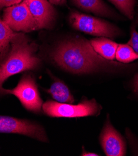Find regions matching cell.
<instances>
[{"label": "cell", "instance_id": "obj_1", "mask_svg": "<svg viewBox=\"0 0 138 156\" xmlns=\"http://www.w3.org/2000/svg\"><path fill=\"white\" fill-rule=\"evenodd\" d=\"M51 58L59 67L75 74L110 70L121 66L107 60L95 52L90 42L75 37L60 42L51 54Z\"/></svg>", "mask_w": 138, "mask_h": 156}, {"label": "cell", "instance_id": "obj_2", "mask_svg": "<svg viewBox=\"0 0 138 156\" xmlns=\"http://www.w3.org/2000/svg\"><path fill=\"white\" fill-rule=\"evenodd\" d=\"M37 45L30 42L23 33H16L13 37L9 52L0 64V96L6 95L3 83L9 77L26 70H35L41 64L36 52Z\"/></svg>", "mask_w": 138, "mask_h": 156}, {"label": "cell", "instance_id": "obj_3", "mask_svg": "<svg viewBox=\"0 0 138 156\" xmlns=\"http://www.w3.org/2000/svg\"><path fill=\"white\" fill-rule=\"evenodd\" d=\"M44 113L55 118H79L98 115L101 106L95 99L84 98L77 105L47 101L42 105Z\"/></svg>", "mask_w": 138, "mask_h": 156}, {"label": "cell", "instance_id": "obj_4", "mask_svg": "<svg viewBox=\"0 0 138 156\" xmlns=\"http://www.w3.org/2000/svg\"><path fill=\"white\" fill-rule=\"evenodd\" d=\"M69 22L74 29L97 37L114 39L121 34L120 29L111 23L77 11L70 12Z\"/></svg>", "mask_w": 138, "mask_h": 156}, {"label": "cell", "instance_id": "obj_5", "mask_svg": "<svg viewBox=\"0 0 138 156\" xmlns=\"http://www.w3.org/2000/svg\"><path fill=\"white\" fill-rule=\"evenodd\" d=\"M5 93L6 95L12 94L16 96L27 110L36 113L41 112L42 100L32 75H24L18 85L13 89H6Z\"/></svg>", "mask_w": 138, "mask_h": 156}, {"label": "cell", "instance_id": "obj_6", "mask_svg": "<svg viewBox=\"0 0 138 156\" xmlns=\"http://www.w3.org/2000/svg\"><path fill=\"white\" fill-rule=\"evenodd\" d=\"M0 133L19 134L39 141H49L44 128L38 123L8 116L0 115Z\"/></svg>", "mask_w": 138, "mask_h": 156}, {"label": "cell", "instance_id": "obj_7", "mask_svg": "<svg viewBox=\"0 0 138 156\" xmlns=\"http://www.w3.org/2000/svg\"><path fill=\"white\" fill-rule=\"evenodd\" d=\"M3 21L16 32L29 33L38 29L37 24L24 2L6 8L3 16Z\"/></svg>", "mask_w": 138, "mask_h": 156}, {"label": "cell", "instance_id": "obj_8", "mask_svg": "<svg viewBox=\"0 0 138 156\" xmlns=\"http://www.w3.org/2000/svg\"><path fill=\"white\" fill-rule=\"evenodd\" d=\"M100 141L105 154L108 156L125 155L126 146L124 138L107 119L100 137Z\"/></svg>", "mask_w": 138, "mask_h": 156}, {"label": "cell", "instance_id": "obj_9", "mask_svg": "<svg viewBox=\"0 0 138 156\" xmlns=\"http://www.w3.org/2000/svg\"><path fill=\"white\" fill-rule=\"evenodd\" d=\"M37 23L38 29H51L54 26L56 12L48 0H24Z\"/></svg>", "mask_w": 138, "mask_h": 156}, {"label": "cell", "instance_id": "obj_10", "mask_svg": "<svg viewBox=\"0 0 138 156\" xmlns=\"http://www.w3.org/2000/svg\"><path fill=\"white\" fill-rule=\"evenodd\" d=\"M72 3L79 9L88 12L107 18H115L116 13L108 6L103 0H71Z\"/></svg>", "mask_w": 138, "mask_h": 156}, {"label": "cell", "instance_id": "obj_11", "mask_svg": "<svg viewBox=\"0 0 138 156\" xmlns=\"http://www.w3.org/2000/svg\"><path fill=\"white\" fill-rule=\"evenodd\" d=\"M90 42L94 49L100 56L111 61L115 59L116 50L119 45L118 43L110 38L104 37L93 39Z\"/></svg>", "mask_w": 138, "mask_h": 156}, {"label": "cell", "instance_id": "obj_12", "mask_svg": "<svg viewBox=\"0 0 138 156\" xmlns=\"http://www.w3.org/2000/svg\"><path fill=\"white\" fill-rule=\"evenodd\" d=\"M55 79L51 88L48 90V93L58 103H73L75 99L68 87L62 80L56 79L55 78Z\"/></svg>", "mask_w": 138, "mask_h": 156}, {"label": "cell", "instance_id": "obj_13", "mask_svg": "<svg viewBox=\"0 0 138 156\" xmlns=\"http://www.w3.org/2000/svg\"><path fill=\"white\" fill-rule=\"evenodd\" d=\"M16 34L3 20H0V64L8 56L11 41Z\"/></svg>", "mask_w": 138, "mask_h": 156}, {"label": "cell", "instance_id": "obj_14", "mask_svg": "<svg viewBox=\"0 0 138 156\" xmlns=\"http://www.w3.org/2000/svg\"><path fill=\"white\" fill-rule=\"evenodd\" d=\"M115 58L121 63L128 64L137 60L138 54L129 44H122L118 45Z\"/></svg>", "mask_w": 138, "mask_h": 156}, {"label": "cell", "instance_id": "obj_15", "mask_svg": "<svg viewBox=\"0 0 138 156\" xmlns=\"http://www.w3.org/2000/svg\"><path fill=\"white\" fill-rule=\"evenodd\" d=\"M109 1L128 19H133L136 0H109Z\"/></svg>", "mask_w": 138, "mask_h": 156}, {"label": "cell", "instance_id": "obj_16", "mask_svg": "<svg viewBox=\"0 0 138 156\" xmlns=\"http://www.w3.org/2000/svg\"><path fill=\"white\" fill-rule=\"evenodd\" d=\"M127 44H129L138 54V33L136 31L134 26H132L131 27V37Z\"/></svg>", "mask_w": 138, "mask_h": 156}, {"label": "cell", "instance_id": "obj_17", "mask_svg": "<svg viewBox=\"0 0 138 156\" xmlns=\"http://www.w3.org/2000/svg\"><path fill=\"white\" fill-rule=\"evenodd\" d=\"M23 0H0V10L5 7H9L22 2Z\"/></svg>", "mask_w": 138, "mask_h": 156}, {"label": "cell", "instance_id": "obj_18", "mask_svg": "<svg viewBox=\"0 0 138 156\" xmlns=\"http://www.w3.org/2000/svg\"><path fill=\"white\" fill-rule=\"evenodd\" d=\"M52 5H62L65 3L66 0H49Z\"/></svg>", "mask_w": 138, "mask_h": 156}, {"label": "cell", "instance_id": "obj_19", "mask_svg": "<svg viewBox=\"0 0 138 156\" xmlns=\"http://www.w3.org/2000/svg\"><path fill=\"white\" fill-rule=\"evenodd\" d=\"M81 155H83V156H98V155H98V154L94 153V152H87V151H85V150L83 149Z\"/></svg>", "mask_w": 138, "mask_h": 156}, {"label": "cell", "instance_id": "obj_20", "mask_svg": "<svg viewBox=\"0 0 138 156\" xmlns=\"http://www.w3.org/2000/svg\"><path fill=\"white\" fill-rule=\"evenodd\" d=\"M134 90L136 92L138 93V73L136 75L134 80Z\"/></svg>", "mask_w": 138, "mask_h": 156}, {"label": "cell", "instance_id": "obj_21", "mask_svg": "<svg viewBox=\"0 0 138 156\" xmlns=\"http://www.w3.org/2000/svg\"><path fill=\"white\" fill-rule=\"evenodd\" d=\"M137 22L138 23V15H137Z\"/></svg>", "mask_w": 138, "mask_h": 156}]
</instances>
